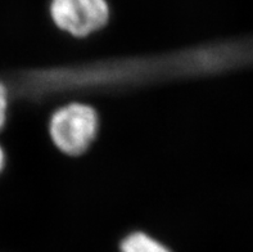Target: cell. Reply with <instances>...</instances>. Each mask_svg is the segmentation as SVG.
I'll return each instance as SVG.
<instances>
[{
	"mask_svg": "<svg viewBox=\"0 0 253 252\" xmlns=\"http://www.w3.org/2000/svg\"><path fill=\"white\" fill-rule=\"evenodd\" d=\"M98 133V116L93 107L71 103L58 109L50 120V137L57 148L70 156L84 153Z\"/></svg>",
	"mask_w": 253,
	"mask_h": 252,
	"instance_id": "6da1fadb",
	"label": "cell"
},
{
	"mask_svg": "<svg viewBox=\"0 0 253 252\" xmlns=\"http://www.w3.org/2000/svg\"><path fill=\"white\" fill-rule=\"evenodd\" d=\"M49 14L59 30L85 38L109 22L111 6L108 0H50Z\"/></svg>",
	"mask_w": 253,
	"mask_h": 252,
	"instance_id": "7a4b0ae2",
	"label": "cell"
},
{
	"mask_svg": "<svg viewBox=\"0 0 253 252\" xmlns=\"http://www.w3.org/2000/svg\"><path fill=\"white\" fill-rule=\"evenodd\" d=\"M121 252H171L162 243L145 233H132L121 243Z\"/></svg>",
	"mask_w": 253,
	"mask_h": 252,
	"instance_id": "3957f363",
	"label": "cell"
},
{
	"mask_svg": "<svg viewBox=\"0 0 253 252\" xmlns=\"http://www.w3.org/2000/svg\"><path fill=\"white\" fill-rule=\"evenodd\" d=\"M6 105H8V99H6V90L4 85L0 83V129L3 128L6 117Z\"/></svg>",
	"mask_w": 253,
	"mask_h": 252,
	"instance_id": "277c9868",
	"label": "cell"
},
{
	"mask_svg": "<svg viewBox=\"0 0 253 252\" xmlns=\"http://www.w3.org/2000/svg\"><path fill=\"white\" fill-rule=\"evenodd\" d=\"M3 166H4V152L3 150L0 148V170L3 169Z\"/></svg>",
	"mask_w": 253,
	"mask_h": 252,
	"instance_id": "5b68a950",
	"label": "cell"
}]
</instances>
